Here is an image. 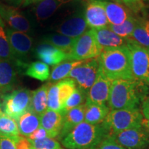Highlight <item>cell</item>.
<instances>
[{
	"label": "cell",
	"instance_id": "cell-26",
	"mask_svg": "<svg viewBox=\"0 0 149 149\" xmlns=\"http://www.w3.org/2000/svg\"><path fill=\"white\" fill-rule=\"evenodd\" d=\"M77 38H72L61 34H49L43 37V44H49L68 54Z\"/></svg>",
	"mask_w": 149,
	"mask_h": 149
},
{
	"label": "cell",
	"instance_id": "cell-11",
	"mask_svg": "<svg viewBox=\"0 0 149 149\" xmlns=\"http://www.w3.org/2000/svg\"><path fill=\"white\" fill-rule=\"evenodd\" d=\"M10 49L19 66L24 64V60L28 57L32 49L33 41L27 33L7 29L6 31Z\"/></svg>",
	"mask_w": 149,
	"mask_h": 149
},
{
	"label": "cell",
	"instance_id": "cell-25",
	"mask_svg": "<svg viewBox=\"0 0 149 149\" xmlns=\"http://www.w3.org/2000/svg\"><path fill=\"white\" fill-rule=\"evenodd\" d=\"M110 111L107 104H86L84 122L93 125L102 124Z\"/></svg>",
	"mask_w": 149,
	"mask_h": 149
},
{
	"label": "cell",
	"instance_id": "cell-31",
	"mask_svg": "<svg viewBox=\"0 0 149 149\" xmlns=\"http://www.w3.org/2000/svg\"><path fill=\"white\" fill-rule=\"evenodd\" d=\"M137 23H138V19L132 16L120 25L109 24L108 28H109L113 32L122 38L128 39L133 33L137 26Z\"/></svg>",
	"mask_w": 149,
	"mask_h": 149
},
{
	"label": "cell",
	"instance_id": "cell-38",
	"mask_svg": "<svg viewBox=\"0 0 149 149\" xmlns=\"http://www.w3.org/2000/svg\"><path fill=\"white\" fill-rule=\"evenodd\" d=\"M45 137H48L47 132L46 131L45 129L44 128H42V126H40L38 129L35 130V131L33 134H31L29 137H28L27 138L29 140H37V139H44Z\"/></svg>",
	"mask_w": 149,
	"mask_h": 149
},
{
	"label": "cell",
	"instance_id": "cell-44",
	"mask_svg": "<svg viewBox=\"0 0 149 149\" xmlns=\"http://www.w3.org/2000/svg\"><path fill=\"white\" fill-rule=\"evenodd\" d=\"M1 104H0V109H1Z\"/></svg>",
	"mask_w": 149,
	"mask_h": 149
},
{
	"label": "cell",
	"instance_id": "cell-9",
	"mask_svg": "<svg viewBox=\"0 0 149 149\" xmlns=\"http://www.w3.org/2000/svg\"><path fill=\"white\" fill-rule=\"evenodd\" d=\"M76 88V84L71 78H66L49 86L48 109L61 112L66 100Z\"/></svg>",
	"mask_w": 149,
	"mask_h": 149
},
{
	"label": "cell",
	"instance_id": "cell-29",
	"mask_svg": "<svg viewBox=\"0 0 149 149\" xmlns=\"http://www.w3.org/2000/svg\"><path fill=\"white\" fill-rule=\"evenodd\" d=\"M0 134L17 138L20 135L16 120L6 114L0 109Z\"/></svg>",
	"mask_w": 149,
	"mask_h": 149
},
{
	"label": "cell",
	"instance_id": "cell-14",
	"mask_svg": "<svg viewBox=\"0 0 149 149\" xmlns=\"http://www.w3.org/2000/svg\"><path fill=\"white\" fill-rule=\"evenodd\" d=\"M84 10H79L65 19L57 26V32L65 36L77 38L88 31Z\"/></svg>",
	"mask_w": 149,
	"mask_h": 149
},
{
	"label": "cell",
	"instance_id": "cell-28",
	"mask_svg": "<svg viewBox=\"0 0 149 149\" xmlns=\"http://www.w3.org/2000/svg\"><path fill=\"white\" fill-rule=\"evenodd\" d=\"M84 61H70L55 66L52 70L49 80L51 82H58L61 80L66 79L74 68L82 64Z\"/></svg>",
	"mask_w": 149,
	"mask_h": 149
},
{
	"label": "cell",
	"instance_id": "cell-35",
	"mask_svg": "<svg viewBox=\"0 0 149 149\" xmlns=\"http://www.w3.org/2000/svg\"><path fill=\"white\" fill-rule=\"evenodd\" d=\"M17 137L13 138L0 134V149H16L15 141Z\"/></svg>",
	"mask_w": 149,
	"mask_h": 149
},
{
	"label": "cell",
	"instance_id": "cell-19",
	"mask_svg": "<svg viewBox=\"0 0 149 149\" xmlns=\"http://www.w3.org/2000/svg\"><path fill=\"white\" fill-rule=\"evenodd\" d=\"M86 104L77 107L70 110L64 115L63 126L58 137L59 139H63L68 133H70L80 123L84 121Z\"/></svg>",
	"mask_w": 149,
	"mask_h": 149
},
{
	"label": "cell",
	"instance_id": "cell-24",
	"mask_svg": "<svg viewBox=\"0 0 149 149\" xmlns=\"http://www.w3.org/2000/svg\"><path fill=\"white\" fill-rule=\"evenodd\" d=\"M48 88L49 86L46 84L33 91L31 95V110L40 116L48 109Z\"/></svg>",
	"mask_w": 149,
	"mask_h": 149
},
{
	"label": "cell",
	"instance_id": "cell-6",
	"mask_svg": "<svg viewBox=\"0 0 149 149\" xmlns=\"http://www.w3.org/2000/svg\"><path fill=\"white\" fill-rule=\"evenodd\" d=\"M103 51L99 46L93 29L86 31L76 39L71 51L68 54V60L84 61L100 56Z\"/></svg>",
	"mask_w": 149,
	"mask_h": 149
},
{
	"label": "cell",
	"instance_id": "cell-39",
	"mask_svg": "<svg viewBox=\"0 0 149 149\" xmlns=\"http://www.w3.org/2000/svg\"><path fill=\"white\" fill-rule=\"evenodd\" d=\"M141 112L144 119L149 120V97L143 100Z\"/></svg>",
	"mask_w": 149,
	"mask_h": 149
},
{
	"label": "cell",
	"instance_id": "cell-45",
	"mask_svg": "<svg viewBox=\"0 0 149 149\" xmlns=\"http://www.w3.org/2000/svg\"><path fill=\"white\" fill-rule=\"evenodd\" d=\"M60 149H64V148H60Z\"/></svg>",
	"mask_w": 149,
	"mask_h": 149
},
{
	"label": "cell",
	"instance_id": "cell-5",
	"mask_svg": "<svg viewBox=\"0 0 149 149\" xmlns=\"http://www.w3.org/2000/svg\"><path fill=\"white\" fill-rule=\"evenodd\" d=\"M32 92L26 88L15 90L3 95L2 111L8 116L17 121L26 112L31 109Z\"/></svg>",
	"mask_w": 149,
	"mask_h": 149
},
{
	"label": "cell",
	"instance_id": "cell-17",
	"mask_svg": "<svg viewBox=\"0 0 149 149\" xmlns=\"http://www.w3.org/2000/svg\"><path fill=\"white\" fill-rule=\"evenodd\" d=\"M97 42L103 51L127 45L128 41L115 34L109 28L93 29Z\"/></svg>",
	"mask_w": 149,
	"mask_h": 149
},
{
	"label": "cell",
	"instance_id": "cell-42",
	"mask_svg": "<svg viewBox=\"0 0 149 149\" xmlns=\"http://www.w3.org/2000/svg\"><path fill=\"white\" fill-rule=\"evenodd\" d=\"M141 0H122L123 2H124L127 5H132L133 4V3H138Z\"/></svg>",
	"mask_w": 149,
	"mask_h": 149
},
{
	"label": "cell",
	"instance_id": "cell-3",
	"mask_svg": "<svg viewBox=\"0 0 149 149\" xmlns=\"http://www.w3.org/2000/svg\"><path fill=\"white\" fill-rule=\"evenodd\" d=\"M108 136L101 124L93 125L84 121L61 139V143L67 149H97Z\"/></svg>",
	"mask_w": 149,
	"mask_h": 149
},
{
	"label": "cell",
	"instance_id": "cell-40",
	"mask_svg": "<svg viewBox=\"0 0 149 149\" xmlns=\"http://www.w3.org/2000/svg\"><path fill=\"white\" fill-rule=\"evenodd\" d=\"M42 1H43V0H23V6H29L31 3L40 2Z\"/></svg>",
	"mask_w": 149,
	"mask_h": 149
},
{
	"label": "cell",
	"instance_id": "cell-8",
	"mask_svg": "<svg viewBox=\"0 0 149 149\" xmlns=\"http://www.w3.org/2000/svg\"><path fill=\"white\" fill-rule=\"evenodd\" d=\"M99 70V59H88L74 68L70 72L68 77L74 80L78 88L87 95L89 89L95 81Z\"/></svg>",
	"mask_w": 149,
	"mask_h": 149
},
{
	"label": "cell",
	"instance_id": "cell-18",
	"mask_svg": "<svg viewBox=\"0 0 149 149\" xmlns=\"http://www.w3.org/2000/svg\"><path fill=\"white\" fill-rule=\"evenodd\" d=\"M41 126L47 132L48 137L55 138L60 134L64 122V115L59 111L47 109L40 116Z\"/></svg>",
	"mask_w": 149,
	"mask_h": 149
},
{
	"label": "cell",
	"instance_id": "cell-32",
	"mask_svg": "<svg viewBox=\"0 0 149 149\" xmlns=\"http://www.w3.org/2000/svg\"><path fill=\"white\" fill-rule=\"evenodd\" d=\"M0 61H7L13 63L15 62L19 65L18 61L15 58L10 49L6 33L3 26H0Z\"/></svg>",
	"mask_w": 149,
	"mask_h": 149
},
{
	"label": "cell",
	"instance_id": "cell-12",
	"mask_svg": "<svg viewBox=\"0 0 149 149\" xmlns=\"http://www.w3.org/2000/svg\"><path fill=\"white\" fill-rule=\"evenodd\" d=\"M112 81L106 77L100 66L97 76L86 95V104H106L109 97Z\"/></svg>",
	"mask_w": 149,
	"mask_h": 149
},
{
	"label": "cell",
	"instance_id": "cell-30",
	"mask_svg": "<svg viewBox=\"0 0 149 149\" xmlns=\"http://www.w3.org/2000/svg\"><path fill=\"white\" fill-rule=\"evenodd\" d=\"M25 74L30 77L44 81L49 79L51 72L47 64L42 61H34L27 66Z\"/></svg>",
	"mask_w": 149,
	"mask_h": 149
},
{
	"label": "cell",
	"instance_id": "cell-4",
	"mask_svg": "<svg viewBox=\"0 0 149 149\" xmlns=\"http://www.w3.org/2000/svg\"><path fill=\"white\" fill-rule=\"evenodd\" d=\"M143 117L139 109L111 110L102 126L111 135L130 128L141 126Z\"/></svg>",
	"mask_w": 149,
	"mask_h": 149
},
{
	"label": "cell",
	"instance_id": "cell-7",
	"mask_svg": "<svg viewBox=\"0 0 149 149\" xmlns=\"http://www.w3.org/2000/svg\"><path fill=\"white\" fill-rule=\"evenodd\" d=\"M132 72L135 79L149 85V50L127 40Z\"/></svg>",
	"mask_w": 149,
	"mask_h": 149
},
{
	"label": "cell",
	"instance_id": "cell-34",
	"mask_svg": "<svg viewBox=\"0 0 149 149\" xmlns=\"http://www.w3.org/2000/svg\"><path fill=\"white\" fill-rule=\"evenodd\" d=\"M35 149H60L59 143L54 138L45 137L44 139L31 140Z\"/></svg>",
	"mask_w": 149,
	"mask_h": 149
},
{
	"label": "cell",
	"instance_id": "cell-22",
	"mask_svg": "<svg viewBox=\"0 0 149 149\" xmlns=\"http://www.w3.org/2000/svg\"><path fill=\"white\" fill-rule=\"evenodd\" d=\"M17 122L19 134L25 137H29L41 126L40 116L31 109L26 112Z\"/></svg>",
	"mask_w": 149,
	"mask_h": 149
},
{
	"label": "cell",
	"instance_id": "cell-23",
	"mask_svg": "<svg viewBox=\"0 0 149 149\" xmlns=\"http://www.w3.org/2000/svg\"><path fill=\"white\" fill-rule=\"evenodd\" d=\"M73 0H43L35 8V15L37 19L45 20L51 17L61 6Z\"/></svg>",
	"mask_w": 149,
	"mask_h": 149
},
{
	"label": "cell",
	"instance_id": "cell-15",
	"mask_svg": "<svg viewBox=\"0 0 149 149\" xmlns=\"http://www.w3.org/2000/svg\"><path fill=\"white\" fill-rule=\"evenodd\" d=\"M0 17L15 31L27 34L32 31V26L26 17L13 7L0 4Z\"/></svg>",
	"mask_w": 149,
	"mask_h": 149
},
{
	"label": "cell",
	"instance_id": "cell-16",
	"mask_svg": "<svg viewBox=\"0 0 149 149\" xmlns=\"http://www.w3.org/2000/svg\"><path fill=\"white\" fill-rule=\"evenodd\" d=\"M35 55L42 62L50 66H57L68 60V54L49 44H42L35 49Z\"/></svg>",
	"mask_w": 149,
	"mask_h": 149
},
{
	"label": "cell",
	"instance_id": "cell-20",
	"mask_svg": "<svg viewBox=\"0 0 149 149\" xmlns=\"http://www.w3.org/2000/svg\"><path fill=\"white\" fill-rule=\"evenodd\" d=\"M108 21L111 25H120L132 17L128 8L118 1H105Z\"/></svg>",
	"mask_w": 149,
	"mask_h": 149
},
{
	"label": "cell",
	"instance_id": "cell-21",
	"mask_svg": "<svg viewBox=\"0 0 149 149\" xmlns=\"http://www.w3.org/2000/svg\"><path fill=\"white\" fill-rule=\"evenodd\" d=\"M17 73L13 63L0 61V96L12 90L16 82Z\"/></svg>",
	"mask_w": 149,
	"mask_h": 149
},
{
	"label": "cell",
	"instance_id": "cell-33",
	"mask_svg": "<svg viewBox=\"0 0 149 149\" xmlns=\"http://www.w3.org/2000/svg\"><path fill=\"white\" fill-rule=\"evenodd\" d=\"M86 95H87L84 92H83L82 91L77 87L71 94V95L66 100L61 113L64 115L70 110L82 105L86 100Z\"/></svg>",
	"mask_w": 149,
	"mask_h": 149
},
{
	"label": "cell",
	"instance_id": "cell-43",
	"mask_svg": "<svg viewBox=\"0 0 149 149\" xmlns=\"http://www.w3.org/2000/svg\"><path fill=\"white\" fill-rule=\"evenodd\" d=\"M0 26H4V24H3V22L2 20H1V18L0 17Z\"/></svg>",
	"mask_w": 149,
	"mask_h": 149
},
{
	"label": "cell",
	"instance_id": "cell-27",
	"mask_svg": "<svg viewBox=\"0 0 149 149\" xmlns=\"http://www.w3.org/2000/svg\"><path fill=\"white\" fill-rule=\"evenodd\" d=\"M126 40L133 42L149 50V21L138 20L131 35Z\"/></svg>",
	"mask_w": 149,
	"mask_h": 149
},
{
	"label": "cell",
	"instance_id": "cell-36",
	"mask_svg": "<svg viewBox=\"0 0 149 149\" xmlns=\"http://www.w3.org/2000/svg\"><path fill=\"white\" fill-rule=\"evenodd\" d=\"M97 149H126L117 144L114 139L109 135L106 137Z\"/></svg>",
	"mask_w": 149,
	"mask_h": 149
},
{
	"label": "cell",
	"instance_id": "cell-2",
	"mask_svg": "<svg viewBox=\"0 0 149 149\" xmlns=\"http://www.w3.org/2000/svg\"><path fill=\"white\" fill-rule=\"evenodd\" d=\"M99 61L102 72L111 81L135 79L132 72L129 51L126 46L104 50Z\"/></svg>",
	"mask_w": 149,
	"mask_h": 149
},
{
	"label": "cell",
	"instance_id": "cell-1",
	"mask_svg": "<svg viewBox=\"0 0 149 149\" xmlns=\"http://www.w3.org/2000/svg\"><path fill=\"white\" fill-rule=\"evenodd\" d=\"M146 84L137 79L112 81L108 107L111 110L138 109L146 93Z\"/></svg>",
	"mask_w": 149,
	"mask_h": 149
},
{
	"label": "cell",
	"instance_id": "cell-37",
	"mask_svg": "<svg viewBox=\"0 0 149 149\" xmlns=\"http://www.w3.org/2000/svg\"><path fill=\"white\" fill-rule=\"evenodd\" d=\"M16 149H35L31 140L19 135L15 141Z\"/></svg>",
	"mask_w": 149,
	"mask_h": 149
},
{
	"label": "cell",
	"instance_id": "cell-13",
	"mask_svg": "<svg viewBox=\"0 0 149 149\" xmlns=\"http://www.w3.org/2000/svg\"><path fill=\"white\" fill-rule=\"evenodd\" d=\"M88 27L92 29H102L109 26L105 8V0H88L84 10Z\"/></svg>",
	"mask_w": 149,
	"mask_h": 149
},
{
	"label": "cell",
	"instance_id": "cell-10",
	"mask_svg": "<svg viewBox=\"0 0 149 149\" xmlns=\"http://www.w3.org/2000/svg\"><path fill=\"white\" fill-rule=\"evenodd\" d=\"M109 136L126 149H144L149 145V133L142 126Z\"/></svg>",
	"mask_w": 149,
	"mask_h": 149
},
{
	"label": "cell",
	"instance_id": "cell-41",
	"mask_svg": "<svg viewBox=\"0 0 149 149\" xmlns=\"http://www.w3.org/2000/svg\"><path fill=\"white\" fill-rule=\"evenodd\" d=\"M141 126L149 133V120H146L144 118L143 119L142 122H141Z\"/></svg>",
	"mask_w": 149,
	"mask_h": 149
}]
</instances>
